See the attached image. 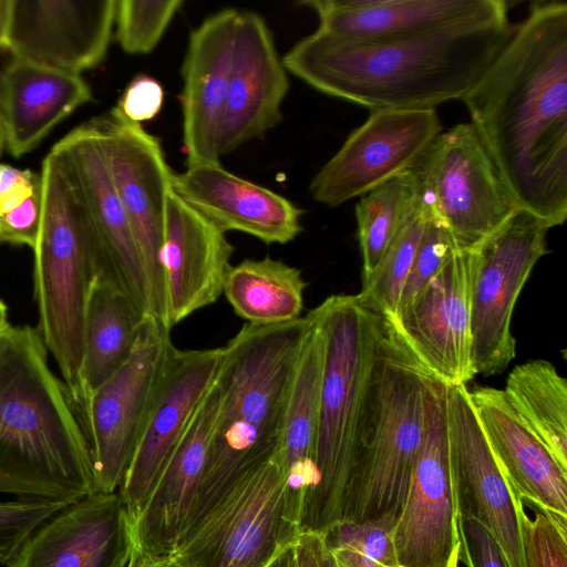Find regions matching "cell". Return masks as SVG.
<instances>
[{"label":"cell","mask_w":567,"mask_h":567,"mask_svg":"<svg viewBox=\"0 0 567 567\" xmlns=\"http://www.w3.org/2000/svg\"><path fill=\"white\" fill-rule=\"evenodd\" d=\"M293 547L296 567H336L322 533L301 530Z\"/></svg>","instance_id":"44"},{"label":"cell","mask_w":567,"mask_h":567,"mask_svg":"<svg viewBox=\"0 0 567 567\" xmlns=\"http://www.w3.org/2000/svg\"><path fill=\"white\" fill-rule=\"evenodd\" d=\"M234 249L224 231L171 190L162 249L169 329L218 300Z\"/></svg>","instance_id":"24"},{"label":"cell","mask_w":567,"mask_h":567,"mask_svg":"<svg viewBox=\"0 0 567 567\" xmlns=\"http://www.w3.org/2000/svg\"><path fill=\"white\" fill-rule=\"evenodd\" d=\"M65 506L20 498L0 501V566H7L31 533Z\"/></svg>","instance_id":"39"},{"label":"cell","mask_w":567,"mask_h":567,"mask_svg":"<svg viewBox=\"0 0 567 567\" xmlns=\"http://www.w3.org/2000/svg\"><path fill=\"white\" fill-rule=\"evenodd\" d=\"M238 14L237 9H223L206 18L189 35L181 95L186 167L219 163L218 137Z\"/></svg>","instance_id":"23"},{"label":"cell","mask_w":567,"mask_h":567,"mask_svg":"<svg viewBox=\"0 0 567 567\" xmlns=\"http://www.w3.org/2000/svg\"><path fill=\"white\" fill-rule=\"evenodd\" d=\"M163 103L164 89L161 83L148 75H137L128 83L114 109L126 120L141 124L153 120Z\"/></svg>","instance_id":"42"},{"label":"cell","mask_w":567,"mask_h":567,"mask_svg":"<svg viewBox=\"0 0 567 567\" xmlns=\"http://www.w3.org/2000/svg\"><path fill=\"white\" fill-rule=\"evenodd\" d=\"M288 71L270 29L258 13L239 11L218 153L261 138L281 121Z\"/></svg>","instance_id":"21"},{"label":"cell","mask_w":567,"mask_h":567,"mask_svg":"<svg viewBox=\"0 0 567 567\" xmlns=\"http://www.w3.org/2000/svg\"><path fill=\"white\" fill-rule=\"evenodd\" d=\"M310 319L288 392L280 433V457L291 518L300 527L305 501L316 482L315 445L324 361V339Z\"/></svg>","instance_id":"29"},{"label":"cell","mask_w":567,"mask_h":567,"mask_svg":"<svg viewBox=\"0 0 567 567\" xmlns=\"http://www.w3.org/2000/svg\"><path fill=\"white\" fill-rule=\"evenodd\" d=\"M318 30L352 40H392L508 18L503 0H307Z\"/></svg>","instance_id":"27"},{"label":"cell","mask_w":567,"mask_h":567,"mask_svg":"<svg viewBox=\"0 0 567 567\" xmlns=\"http://www.w3.org/2000/svg\"><path fill=\"white\" fill-rule=\"evenodd\" d=\"M508 18L392 40H352L317 29L284 56L317 91L374 110H429L463 99L506 44Z\"/></svg>","instance_id":"2"},{"label":"cell","mask_w":567,"mask_h":567,"mask_svg":"<svg viewBox=\"0 0 567 567\" xmlns=\"http://www.w3.org/2000/svg\"><path fill=\"white\" fill-rule=\"evenodd\" d=\"M468 394L515 497L567 518V471L517 416L504 391L475 386Z\"/></svg>","instance_id":"26"},{"label":"cell","mask_w":567,"mask_h":567,"mask_svg":"<svg viewBox=\"0 0 567 567\" xmlns=\"http://www.w3.org/2000/svg\"><path fill=\"white\" fill-rule=\"evenodd\" d=\"M519 208L567 217V3L536 1L463 99Z\"/></svg>","instance_id":"1"},{"label":"cell","mask_w":567,"mask_h":567,"mask_svg":"<svg viewBox=\"0 0 567 567\" xmlns=\"http://www.w3.org/2000/svg\"><path fill=\"white\" fill-rule=\"evenodd\" d=\"M42 220V185L14 209L0 216V245L34 248Z\"/></svg>","instance_id":"41"},{"label":"cell","mask_w":567,"mask_h":567,"mask_svg":"<svg viewBox=\"0 0 567 567\" xmlns=\"http://www.w3.org/2000/svg\"><path fill=\"white\" fill-rule=\"evenodd\" d=\"M310 319L246 323L221 348L216 382L220 402L207 450L217 471L243 474L280 446L285 405Z\"/></svg>","instance_id":"7"},{"label":"cell","mask_w":567,"mask_h":567,"mask_svg":"<svg viewBox=\"0 0 567 567\" xmlns=\"http://www.w3.org/2000/svg\"><path fill=\"white\" fill-rule=\"evenodd\" d=\"M386 321L432 375L449 385L471 381L476 373L472 362L468 250L453 254L395 317Z\"/></svg>","instance_id":"15"},{"label":"cell","mask_w":567,"mask_h":567,"mask_svg":"<svg viewBox=\"0 0 567 567\" xmlns=\"http://www.w3.org/2000/svg\"><path fill=\"white\" fill-rule=\"evenodd\" d=\"M92 121L140 250L148 289V315L167 327L162 249L174 172L161 141L114 107Z\"/></svg>","instance_id":"13"},{"label":"cell","mask_w":567,"mask_h":567,"mask_svg":"<svg viewBox=\"0 0 567 567\" xmlns=\"http://www.w3.org/2000/svg\"><path fill=\"white\" fill-rule=\"evenodd\" d=\"M172 189L224 233L240 231L267 245H285L302 231L301 208L226 171L220 163L197 164L174 173Z\"/></svg>","instance_id":"25"},{"label":"cell","mask_w":567,"mask_h":567,"mask_svg":"<svg viewBox=\"0 0 567 567\" xmlns=\"http://www.w3.org/2000/svg\"><path fill=\"white\" fill-rule=\"evenodd\" d=\"M447 429L457 516L485 526L511 567H525L518 498L499 468L466 384L447 388Z\"/></svg>","instance_id":"17"},{"label":"cell","mask_w":567,"mask_h":567,"mask_svg":"<svg viewBox=\"0 0 567 567\" xmlns=\"http://www.w3.org/2000/svg\"><path fill=\"white\" fill-rule=\"evenodd\" d=\"M425 208L426 219L401 293L398 311L442 268L453 254L458 251L446 226L432 214L429 207L425 206Z\"/></svg>","instance_id":"38"},{"label":"cell","mask_w":567,"mask_h":567,"mask_svg":"<svg viewBox=\"0 0 567 567\" xmlns=\"http://www.w3.org/2000/svg\"><path fill=\"white\" fill-rule=\"evenodd\" d=\"M307 285L300 269L266 256L231 266L223 293L247 323L271 324L300 317Z\"/></svg>","instance_id":"31"},{"label":"cell","mask_w":567,"mask_h":567,"mask_svg":"<svg viewBox=\"0 0 567 567\" xmlns=\"http://www.w3.org/2000/svg\"><path fill=\"white\" fill-rule=\"evenodd\" d=\"M425 373L384 319L364 395L342 520L398 518L423 437Z\"/></svg>","instance_id":"6"},{"label":"cell","mask_w":567,"mask_h":567,"mask_svg":"<svg viewBox=\"0 0 567 567\" xmlns=\"http://www.w3.org/2000/svg\"><path fill=\"white\" fill-rule=\"evenodd\" d=\"M133 561V524L118 492H94L38 526L7 567H132Z\"/></svg>","instance_id":"19"},{"label":"cell","mask_w":567,"mask_h":567,"mask_svg":"<svg viewBox=\"0 0 567 567\" xmlns=\"http://www.w3.org/2000/svg\"><path fill=\"white\" fill-rule=\"evenodd\" d=\"M447 388L449 384L426 371L423 437L392 535L399 567H458Z\"/></svg>","instance_id":"11"},{"label":"cell","mask_w":567,"mask_h":567,"mask_svg":"<svg viewBox=\"0 0 567 567\" xmlns=\"http://www.w3.org/2000/svg\"><path fill=\"white\" fill-rule=\"evenodd\" d=\"M299 534L278 451L231 491L171 559L178 567H267Z\"/></svg>","instance_id":"8"},{"label":"cell","mask_w":567,"mask_h":567,"mask_svg":"<svg viewBox=\"0 0 567 567\" xmlns=\"http://www.w3.org/2000/svg\"><path fill=\"white\" fill-rule=\"evenodd\" d=\"M504 393L522 422L567 471V382L549 361L529 360L507 377Z\"/></svg>","instance_id":"32"},{"label":"cell","mask_w":567,"mask_h":567,"mask_svg":"<svg viewBox=\"0 0 567 567\" xmlns=\"http://www.w3.org/2000/svg\"><path fill=\"white\" fill-rule=\"evenodd\" d=\"M40 176L42 220L33 248L37 329L80 409L85 305L94 278L107 276L106 262L76 184L54 147Z\"/></svg>","instance_id":"5"},{"label":"cell","mask_w":567,"mask_h":567,"mask_svg":"<svg viewBox=\"0 0 567 567\" xmlns=\"http://www.w3.org/2000/svg\"><path fill=\"white\" fill-rule=\"evenodd\" d=\"M12 17V0H0V48H7Z\"/></svg>","instance_id":"45"},{"label":"cell","mask_w":567,"mask_h":567,"mask_svg":"<svg viewBox=\"0 0 567 567\" xmlns=\"http://www.w3.org/2000/svg\"><path fill=\"white\" fill-rule=\"evenodd\" d=\"M395 520H341L320 533L336 567H399L392 536Z\"/></svg>","instance_id":"35"},{"label":"cell","mask_w":567,"mask_h":567,"mask_svg":"<svg viewBox=\"0 0 567 567\" xmlns=\"http://www.w3.org/2000/svg\"><path fill=\"white\" fill-rule=\"evenodd\" d=\"M414 169L423 205L458 250L472 249L519 208L471 122L442 131Z\"/></svg>","instance_id":"10"},{"label":"cell","mask_w":567,"mask_h":567,"mask_svg":"<svg viewBox=\"0 0 567 567\" xmlns=\"http://www.w3.org/2000/svg\"><path fill=\"white\" fill-rule=\"evenodd\" d=\"M134 567H167V566L150 564V565H137V566H134Z\"/></svg>","instance_id":"49"},{"label":"cell","mask_w":567,"mask_h":567,"mask_svg":"<svg viewBox=\"0 0 567 567\" xmlns=\"http://www.w3.org/2000/svg\"><path fill=\"white\" fill-rule=\"evenodd\" d=\"M443 131L435 109L374 110L312 178V198L337 207L412 168Z\"/></svg>","instance_id":"14"},{"label":"cell","mask_w":567,"mask_h":567,"mask_svg":"<svg viewBox=\"0 0 567 567\" xmlns=\"http://www.w3.org/2000/svg\"><path fill=\"white\" fill-rule=\"evenodd\" d=\"M11 324L8 321V307L0 299V334L7 331Z\"/></svg>","instance_id":"47"},{"label":"cell","mask_w":567,"mask_h":567,"mask_svg":"<svg viewBox=\"0 0 567 567\" xmlns=\"http://www.w3.org/2000/svg\"><path fill=\"white\" fill-rule=\"evenodd\" d=\"M423 208L414 166L374 187L355 206L362 280L377 268L400 230Z\"/></svg>","instance_id":"33"},{"label":"cell","mask_w":567,"mask_h":567,"mask_svg":"<svg viewBox=\"0 0 567 567\" xmlns=\"http://www.w3.org/2000/svg\"><path fill=\"white\" fill-rule=\"evenodd\" d=\"M169 329L145 315L128 360L79 411L97 493L117 492L136 450L165 358Z\"/></svg>","instance_id":"12"},{"label":"cell","mask_w":567,"mask_h":567,"mask_svg":"<svg viewBox=\"0 0 567 567\" xmlns=\"http://www.w3.org/2000/svg\"><path fill=\"white\" fill-rule=\"evenodd\" d=\"M550 227L517 208L468 250L471 262L472 362L475 373L505 370L516 355L511 323L517 298L544 255Z\"/></svg>","instance_id":"9"},{"label":"cell","mask_w":567,"mask_h":567,"mask_svg":"<svg viewBox=\"0 0 567 567\" xmlns=\"http://www.w3.org/2000/svg\"><path fill=\"white\" fill-rule=\"evenodd\" d=\"M458 560L467 567H511L492 533L472 517L457 516Z\"/></svg>","instance_id":"40"},{"label":"cell","mask_w":567,"mask_h":567,"mask_svg":"<svg viewBox=\"0 0 567 567\" xmlns=\"http://www.w3.org/2000/svg\"><path fill=\"white\" fill-rule=\"evenodd\" d=\"M182 6L181 0L116 1L115 37L123 51L128 54L152 52Z\"/></svg>","instance_id":"36"},{"label":"cell","mask_w":567,"mask_h":567,"mask_svg":"<svg viewBox=\"0 0 567 567\" xmlns=\"http://www.w3.org/2000/svg\"><path fill=\"white\" fill-rule=\"evenodd\" d=\"M40 187V174L0 163V216L21 205Z\"/></svg>","instance_id":"43"},{"label":"cell","mask_w":567,"mask_h":567,"mask_svg":"<svg viewBox=\"0 0 567 567\" xmlns=\"http://www.w3.org/2000/svg\"><path fill=\"white\" fill-rule=\"evenodd\" d=\"M116 0H12V58L80 74L105 58Z\"/></svg>","instance_id":"18"},{"label":"cell","mask_w":567,"mask_h":567,"mask_svg":"<svg viewBox=\"0 0 567 567\" xmlns=\"http://www.w3.org/2000/svg\"><path fill=\"white\" fill-rule=\"evenodd\" d=\"M91 99L80 74L12 58L0 74L4 146L13 156H22Z\"/></svg>","instance_id":"28"},{"label":"cell","mask_w":567,"mask_h":567,"mask_svg":"<svg viewBox=\"0 0 567 567\" xmlns=\"http://www.w3.org/2000/svg\"><path fill=\"white\" fill-rule=\"evenodd\" d=\"M86 436L38 329L0 334V494L70 505L94 493Z\"/></svg>","instance_id":"3"},{"label":"cell","mask_w":567,"mask_h":567,"mask_svg":"<svg viewBox=\"0 0 567 567\" xmlns=\"http://www.w3.org/2000/svg\"><path fill=\"white\" fill-rule=\"evenodd\" d=\"M425 219L426 208L423 205L395 236L374 271L362 280V288L355 295L364 308L386 320L394 318L398 312Z\"/></svg>","instance_id":"34"},{"label":"cell","mask_w":567,"mask_h":567,"mask_svg":"<svg viewBox=\"0 0 567 567\" xmlns=\"http://www.w3.org/2000/svg\"><path fill=\"white\" fill-rule=\"evenodd\" d=\"M220 402L216 379L133 523L134 561L171 559L203 473Z\"/></svg>","instance_id":"22"},{"label":"cell","mask_w":567,"mask_h":567,"mask_svg":"<svg viewBox=\"0 0 567 567\" xmlns=\"http://www.w3.org/2000/svg\"><path fill=\"white\" fill-rule=\"evenodd\" d=\"M144 316L112 279L94 278L83 321V403L128 360Z\"/></svg>","instance_id":"30"},{"label":"cell","mask_w":567,"mask_h":567,"mask_svg":"<svg viewBox=\"0 0 567 567\" xmlns=\"http://www.w3.org/2000/svg\"><path fill=\"white\" fill-rule=\"evenodd\" d=\"M3 147H4V134H3L2 121H1V114H0V154L2 153Z\"/></svg>","instance_id":"48"},{"label":"cell","mask_w":567,"mask_h":567,"mask_svg":"<svg viewBox=\"0 0 567 567\" xmlns=\"http://www.w3.org/2000/svg\"><path fill=\"white\" fill-rule=\"evenodd\" d=\"M308 315L323 334L324 361L315 445L316 482L303 504L300 532L320 533L342 520L364 395L384 319L352 295L330 296Z\"/></svg>","instance_id":"4"},{"label":"cell","mask_w":567,"mask_h":567,"mask_svg":"<svg viewBox=\"0 0 567 567\" xmlns=\"http://www.w3.org/2000/svg\"><path fill=\"white\" fill-rule=\"evenodd\" d=\"M220 358L221 348L179 350L171 347L136 450L117 491L132 524L215 381Z\"/></svg>","instance_id":"16"},{"label":"cell","mask_w":567,"mask_h":567,"mask_svg":"<svg viewBox=\"0 0 567 567\" xmlns=\"http://www.w3.org/2000/svg\"><path fill=\"white\" fill-rule=\"evenodd\" d=\"M293 546L282 550L267 567H296Z\"/></svg>","instance_id":"46"},{"label":"cell","mask_w":567,"mask_h":567,"mask_svg":"<svg viewBox=\"0 0 567 567\" xmlns=\"http://www.w3.org/2000/svg\"><path fill=\"white\" fill-rule=\"evenodd\" d=\"M533 519L518 499L525 567H567V518L530 505Z\"/></svg>","instance_id":"37"},{"label":"cell","mask_w":567,"mask_h":567,"mask_svg":"<svg viewBox=\"0 0 567 567\" xmlns=\"http://www.w3.org/2000/svg\"><path fill=\"white\" fill-rule=\"evenodd\" d=\"M63 158L100 240L107 277L150 313L145 271L130 220L111 178L93 121L71 131L53 146Z\"/></svg>","instance_id":"20"}]
</instances>
